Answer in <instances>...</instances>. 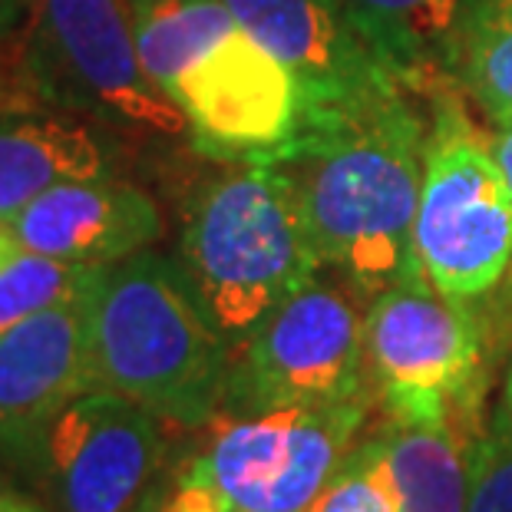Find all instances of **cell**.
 Masks as SVG:
<instances>
[{"mask_svg":"<svg viewBox=\"0 0 512 512\" xmlns=\"http://www.w3.org/2000/svg\"><path fill=\"white\" fill-rule=\"evenodd\" d=\"M503 407L512 410V367H509V374H506V387H503Z\"/></svg>","mask_w":512,"mask_h":512,"instance_id":"obj_27","label":"cell"},{"mask_svg":"<svg viewBox=\"0 0 512 512\" xmlns=\"http://www.w3.org/2000/svg\"><path fill=\"white\" fill-rule=\"evenodd\" d=\"M0 512H50L47 506L34 499L30 493H20V489H4L0 486Z\"/></svg>","mask_w":512,"mask_h":512,"instance_id":"obj_23","label":"cell"},{"mask_svg":"<svg viewBox=\"0 0 512 512\" xmlns=\"http://www.w3.org/2000/svg\"><path fill=\"white\" fill-rule=\"evenodd\" d=\"M225 4L238 27L275 53L298 80L301 126L374 110L410 90L357 34L341 0H225Z\"/></svg>","mask_w":512,"mask_h":512,"instance_id":"obj_10","label":"cell"},{"mask_svg":"<svg viewBox=\"0 0 512 512\" xmlns=\"http://www.w3.org/2000/svg\"><path fill=\"white\" fill-rule=\"evenodd\" d=\"M493 152H496L499 166H503L506 182H509V189H512V123L499 126V136L493 139Z\"/></svg>","mask_w":512,"mask_h":512,"instance_id":"obj_25","label":"cell"},{"mask_svg":"<svg viewBox=\"0 0 512 512\" xmlns=\"http://www.w3.org/2000/svg\"><path fill=\"white\" fill-rule=\"evenodd\" d=\"M172 100L192 146L212 159L255 162L301 126L298 80L242 27L182 73Z\"/></svg>","mask_w":512,"mask_h":512,"instance_id":"obj_11","label":"cell"},{"mask_svg":"<svg viewBox=\"0 0 512 512\" xmlns=\"http://www.w3.org/2000/svg\"><path fill=\"white\" fill-rule=\"evenodd\" d=\"M466 4H470V0H466ZM466 4H463V7H466Z\"/></svg>","mask_w":512,"mask_h":512,"instance_id":"obj_29","label":"cell"},{"mask_svg":"<svg viewBox=\"0 0 512 512\" xmlns=\"http://www.w3.org/2000/svg\"><path fill=\"white\" fill-rule=\"evenodd\" d=\"M30 4H34V0H0V40L27 17Z\"/></svg>","mask_w":512,"mask_h":512,"instance_id":"obj_24","label":"cell"},{"mask_svg":"<svg viewBox=\"0 0 512 512\" xmlns=\"http://www.w3.org/2000/svg\"><path fill=\"white\" fill-rule=\"evenodd\" d=\"M304 512H397L374 433L354 443V450L341 460L328 486Z\"/></svg>","mask_w":512,"mask_h":512,"instance_id":"obj_20","label":"cell"},{"mask_svg":"<svg viewBox=\"0 0 512 512\" xmlns=\"http://www.w3.org/2000/svg\"><path fill=\"white\" fill-rule=\"evenodd\" d=\"M351 24L403 86L450 70L466 0H341Z\"/></svg>","mask_w":512,"mask_h":512,"instance_id":"obj_16","label":"cell"},{"mask_svg":"<svg viewBox=\"0 0 512 512\" xmlns=\"http://www.w3.org/2000/svg\"><path fill=\"white\" fill-rule=\"evenodd\" d=\"M143 512H235L199 473H192L182 460L162 476L143 503Z\"/></svg>","mask_w":512,"mask_h":512,"instance_id":"obj_22","label":"cell"},{"mask_svg":"<svg viewBox=\"0 0 512 512\" xmlns=\"http://www.w3.org/2000/svg\"><path fill=\"white\" fill-rule=\"evenodd\" d=\"M90 294L0 334V483L10 489L34 486L53 420L96 387Z\"/></svg>","mask_w":512,"mask_h":512,"instance_id":"obj_12","label":"cell"},{"mask_svg":"<svg viewBox=\"0 0 512 512\" xmlns=\"http://www.w3.org/2000/svg\"><path fill=\"white\" fill-rule=\"evenodd\" d=\"M450 73L496 126L512 123V0H470L463 7Z\"/></svg>","mask_w":512,"mask_h":512,"instance_id":"obj_18","label":"cell"},{"mask_svg":"<svg viewBox=\"0 0 512 512\" xmlns=\"http://www.w3.org/2000/svg\"><path fill=\"white\" fill-rule=\"evenodd\" d=\"M374 437L397 512H466L470 446L456 437L450 413L390 417Z\"/></svg>","mask_w":512,"mask_h":512,"instance_id":"obj_15","label":"cell"},{"mask_svg":"<svg viewBox=\"0 0 512 512\" xmlns=\"http://www.w3.org/2000/svg\"><path fill=\"white\" fill-rule=\"evenodd\" d=\"M367 397L364 314L314 278L232 351L222 417Z\"/></svg>","mask_w":512,"mask_h":512,"instance_id":"obj_7","label":"cell"},{"mask_svg":"<svg viewBox=\"0 0 512 512\" xmlns=\"http://www.w3.org/2000/svg\"><path fill=\"white\" fill-rule=\"evenodd\" d=\"M367 374L390 417L450 413L479 370V331L466 301L443 294L410 255L364 311Z\"/></svg>","mask_w":512,"mask_h":512,"instance_id":"obj_8","label":"cell"},{"mask_svg":"<svg viewBox=\"0 0 512 512\" xmlns=\"http://www.w3.org/2000/svg\"><path fill=\"white\" fill-rule=\"evenodd\" d=\"M7 225L20 248L76 265H113L162 235L156 202L113 176L53 185Z\"/></svg>","mask_w":512,"mask_h":512,"instance_id":"obj_13","label":"cell"},{"mask_svg":"<svg viewBox=\"0 0 512 512\" xmlns=\"http://www.w3.org/2000/svg\"><path fill=\"white\" fill-rule=\"evenodd\" d=\"M169 460L166 423L93 387L53 420L34 489L50 512H143Z\"/></svg>","mask_w":512,"mask_h":512,"instance_id":"obj_9","label":"cell"},{"mask_svg":"<svg viewBox=\"0 0 512 512\" xmlns=\"http://www.w3.org/2000/svg\"><path fill=\"white\" fill-rule=\"evenodd\" d=\"M0 486H4V483H0ZM4 489H10V486H4Z\"/></svg>","mask_w":512,"mask_h":512,"instance_id":"obj_28","label":"cell"},{"mask_svg":"<svg viewBox=\"0 0 512 512\" xmlns=\"http://www.w3.org/2000/svg\"><path fill=\"white\" fill-rule=\"evenodd\" d=\"M103 265H76L37 252H20L0 268V334L60 304H73L93 291Z\"/></svg>","mask_w":512,"mask_h":512,"instance_id":"obj_19","label":"cell"},{"mask_svg":"<svg viewBox=\"0 0 512 512\" xmlns=\"http://www.w3.org/2000/svg\"><path fill=\"white\" fill-rule=\"evenodd\" d=\"M413 255L433 285L456 301L483 298L512 268L506 172L493 146L456 113L437 119L427 143Z\"/></svg>","mask_w":512,"mask_h":512,"instance_id":"obj_5","label":"cell"},{"mask_svg":"<svg viewBox=\"0 0 512 512\" xmlns=\"http://www.w3.org/2000/svg\"><path fill=\"white\" fill-rule=\"evenodd\" d=\"M466 512H512V410L499 407L470 443V506Z\"/></svg>","mask_w":512,"mask_h":512,"instance_id":"obj_21","label":"cell"},{"mask_svg":"<svg viewBox=\"0 0 512 512\" xmlns=\"http://www.w3.org/2000/svg\"><path fill=\"white\" fill-rule=\"evenodd\" d=\"M179 265L232 351L321 271L288 185L265 162L212 179L185 209Z\"/></svg>","mask_w":512,"mask_h":512,"instance_id":"obj_3","label":"cell"},{"mask_svg":"<svg viewBox=\"0 0 512 512\" xmlns=\"http://www.w3.org/2000/svg\"><path fill=\"white\" fill-rule=\"evenodd\" d=\"M370 397L219 417L185 466L235 512H304L361 440Z\"/></svg>","mask_w":512,"mask_h":512,"instance_id":"obj_6","label":"cell"},{"mask_svg":"<svg viewBox=\"0 0 512 512\" xmlns=\"http://www.w3.org/2000/svg\"><path fill=\"white\" fill-rule=\"evenodd\" d=\"M427 143L403 93L374 110L301 126L255 162L288 185L321 268L370 301L413 255Z\"/></svg>","mask_w":512,"mask_h":512,"instance_id":"obj_1","label":"cell"},{"mask_svg":"<svg viewBox=\"0 0 512 512\" xmlns=\"http://www.w3.org/2000/svg\"><path fill=\"white\" fill-rule=\"evenodd\" d=\"M129 17L149 80L169 96L182 73L238 27L225 0H129Z\"/></svg>","mask_w":512,"mask_h":512,"instance_id":"obj_17","label":"cell"},{"mask_svg":"<svg viewBox=\"0 0 512 512\" xmlns=\"http://www.w3.org/2000/svg\"><path fill=\"white\" fill-rule=\"evenodd\" d=\"M14 76L34 106L136 139H176L185 116L139 60L129 0H34Z\"/></svg>","mask_w":512,"mask_h":512,"instance_id":"obj_4","label":"cell"},{"mask_svg":"<svg viewBox=\"0 0 512 512\" xmlns=\"http://www.w3.org/2000/svg\"><path fill=\"white\" fill-rule=\"evenodd\" d=\"M100 126L67 113H0V219L73 179L113 176Z\"/></svg>","mask_w":512,"mask_h":512,"instance_id":"obj_14","label":"cell"},{"mask_svg":"<svg viewBox=\"0 0 512 512\" xmlns=\"http://www.w3.org/2000/svg\"><path fill=\"white\" fill-rule=\"evenodd\" d=\"M17 252H20V242L14 238V232H10V225L0 219V268H4Z\"/></svg>","mask_w":512,"mask_h":512,"instance_id":"obj_26","label":"cell"},{"mask_svg":"<svg viewBox=\"0 0 512 512\" xmlns=\"http://www.w3.org/2000/svg\"><path fill=\"white\" fill-rule=\"evenodd\" d=\"M90 357L96 387L136 400L166 427L205 430L222 417L232 344L179 258L143 248L100 268Z\"/></svg>","mask_w":512,"mask_h":512,"instance_id":"obj_2","label":"cell"}]
</instances>
